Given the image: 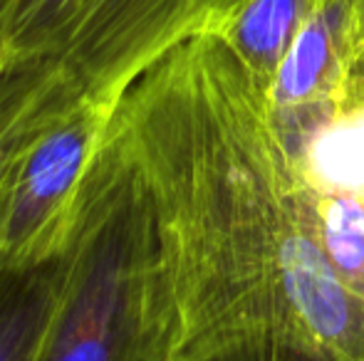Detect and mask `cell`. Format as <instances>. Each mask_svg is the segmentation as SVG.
Segmentation results:
<instances>
[{
	"instance_id": "cell-11",
	"label": "cell",
	"mask_w": 364,
	"mask_h": 361,
	"mask_svg": "<svg viewBox=\"0 0 364 361\" xmlns=\"http://www.w3.org/2000/svg\"><path fill=\"white\" fill-rule=\"evenodd\" d=\"M8 8H10V0H0V40H3V25H5ZM3 94H5V74H3V60H0V104H3Z\"/></svg>"
},
{
	"instance_id": "cell-6",
	"label": "cell",
	"mask_w": 364,
	"mask_h": 361,
	"mask_svg": "<svg viewBox=\"0 0 364 361\" xmlns=\"http://www.w3.org/2000/svg\"><path fill=\"white\" fill-rule=\"evenodd\" d=\"M320 3L322 0H240L203 33L218 35L250 77L268 91L297 33Z\"/></svg>"
},
{
	"instance_id": "cell-4",
	"label": "cell",
	"mask_w": 364,
	"mask_h": 361,
	"mask_svg": "<svg viewBox=\"0 0 364 361\" xmlns=\"http://www.w3.org/2000/svg\"><path fill=\"white\" fill-rule=\"evenodd\" d=\"M206 28V0H10L3 74H60L119 104L176 45Z\"/></svg>"
},
{
	"instance_id": "cell-8",
	"label": "cell",
	"mask_w": 364,
	"mask_h": 361,
	"mask_svg": "<svg viewBox=\"0 0 364 361\" xmlns=\"http://www.w3.org/2000/svg\"><path fill=\"white\" fill-rule=\"evenodd\" d=\"M55 277L58 260L40 267L0 265V361H35Z\"/></svg>"
},
{
	"instance_id": "cell-12",
	"label": "cell",
	"mask_w": 364,
	"mask_h": 361,
	"mask_svg": "<svg viewBox=\"0 0 364 361\" xmlns=\"http://www.w3.org/2000/svg\"><path fill=\"white\" fill-rule=\"evenodd\" d=\"M357 15H360V25H362V35H364V0H357Z\"/></svg>"
},
{
	"instance_id": "cell-9",
	"label": "cell",
	"mask_w": 364,
	"mask_h": 361,
	"mask_svg": "<svg viewBox=\"0 0 364 361\" xmlns=\"http://www.w3.org/2000/svg\"><path fill=\"white\" fill-rule=\"evenodd\" d=\"M315 211L325 255L345 287L364 302V206L355 198L315 193Z\"/></svg>"
},
{
	"instance_id": "cell-1",
	"label": "cell",
	"mask_w": 364,
	"mask_h": 361,
	"mask_svg": "<svg viewBox=\"0 0 364 361\" xmlns=\"http://www.w3.org/2000/svg\"><path fill=\"white\" fill-rule=\"evenodd\" d=\"M117 119L156 216L171 361H364V302L325 255L268 91L218 35L151 65Z\"/></svg>"
},
{
	"instance_id": "cell-7",
	"label": "cell",
	"mask_w": 364,
	"mask_h": 361,
	"mask_svg": "<svg viewBox=\"0 0 364 361\" xmlns=\"http://www.w3.org/2000/svg\"><path fill=\"white\" fill-rule=\"evenodd\" d=\"M295 169L320 196L355 198L364 206V101L327 119L297 156Z\"/></svg>"
},
{
	"instance_id": "cell-10",
	"label": "cell",
	"mask_w": 364,
	"mask_h": 361,
	"mask_svg": "<svg viewBox=\"0 0 364 361\" xmlns=\"http://www.w3.org/2000/svg\"><path fill=\"white\" fill-rule=\"evenodd\" d=\"M235 3H240V0H206V28L216 18H220L223 13H228ZM206 28H203V30H206Z\"/></svg>"
},
{
	"instance_id": "cell-5",
	"label": "cell",
	"mask_w": 364,
	"mask_h": 361,
	"mask_svg": "<svg viewBox=\"0 0 364 361\" xmlns=\"http://www.w3.org/2000/svg\"><path fill=\"white\" fill-rule=\"evenodd\" d=\"M364 101V35L357 0H322L268 89L270 119L292 164L327 119Z\"/></svg>"
},
{
	"instance_id": "cell-2",
	"label": "cell",
	"mask_w": 364,
	"mask_h": 361,
	"mask_svg": "<svg viewBox=\"0 0 364 361\" xmlns=\"http://www.w3.org/2000/svg\"><path fill=\"white\" fill-rule=\"evenodd\" d=\"M173 339L171 282L151 196L114 114L58 257L35 361H171Z\"/></svg>"
},
{
	"instance_id": "cell-3",
	"label": "cell",
	"mask_w": 364,
	"mask_h": 361,
	"mask_svg": "<svg viewBox=\"0 0 364 361\" xmlns=\"http://www.w3.org/2000/svg\"><path fill=\"white\" fill-rule=\"evenodd\" d=\"M0 106V265H50L117 114L60 74L8 77Z\"/></svg>"
}]
</instances>
